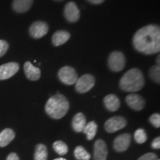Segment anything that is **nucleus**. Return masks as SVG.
Wrapping results in <instances>:
<instances>
[{
    "mask_svg": "<svg viewBox=\"0 0 160 160\" xmlns=\"http://www.w3.org/2000/svg\"><path fill=\"white\" fill-rule=\"evenodd\" d=\"M133 45L138 52L146 55L160 51V28L157 25H149L140 28L133 37Z\"/></svg>",
    "mask_w": 160,
    "mask_h": 160,
    "instance_id": "nucleus-1",
    "label": "nucleus"
},
{
    "mask_svg": "<svg viewBox=\"0 0 160 160\" xmlns=\"http://www.w3.org/2000/svg\"><path fill=\"white\" fill-rule=\"evenodd\" d=\"M145 85V77L138 68H132L122 76L119 82L120 88L124 91L134 93L139 91Z\"/></svg>",
    "mask_w": 160,
    "mask_h": 160,
    "instance_id": "nucleus-2",
    "label": "nucleus"
},
{
    "mask_svg": "<svg viewBox=\"0 0 160 160\" xmlns=\"http://www.w3.org/2000/svg\"><path fill=\"white\" fill-rule=\"evenodd\" d=\"M69 102L64 95L57 93L48 100L45 111L49 117L59 119L65 117L69 110Z\"/></svg>",
    "mask_w": 160,
    "mask_h": 160,
    "instance_id": "nucleus-3",
    "label": "nucleus"
},
{
    "mask_svg": "<svg viewBox=\"0 0 160 160\" xmlns=\"http://www.w3.org/2000/svg\"><path fill=\"white\" fill-rule=\"evenodd\" d=\"M126 65L125 57L122 52L113 51L108 57V66L111 71L119 72L122 71Z\"/></svg>",
    "mask_w": 160,
    "mask_h": 160,
    "instance_id": "nucleus-4",
    "label": "nucleus"
},
{
    "mask_svg": "<svg viewBox=\"0 0 160 160\" xmlns=\"http://www.w3.org/2000/svg\"><path fill=\"white\" fill-rule=\"evenodd\" d=\"M58 77L62 83L71 85L77 82L78 74L74 68L70 66H65L58 72Z\"/></svg>",
    "mask_w": 160,
    "mask_h": 160,
    "instance_id": "nucleus-5",
    "label": "nucleus"
},
{
    "mask_svg": "<svg viewBox=\"0 0 160 160\" xmlns=\"http://www.w3.org/2000/svg\"><path fill=\"white\" fill-rule=\"evenodd\" d=\"M75 88L78 93H85L89 91L95 85V78L91 74H84L80 78H78L75 83Z\"/></svg>",
    "mask_w": 160,
    "mask_h": 160,
    "instance_id": "nucleus-6",
    "label": "nucleus"
},
{
    "mask_svg": "<svg viewBox=\"0 0 160 160\" xmlns=\"http://www.w3.org/2000/svg\"><path fill=\"white\" fill-rule=\"evenodd\" d=\"M127 125V120L122 117L116 116L108 119L105 123V129L108 133H112L124 128Z\"/></svg>",
    "mask_w": 160,
    "mask_h": 160,
    "instance_id": "nucleus-7",
    "label": "nucleus"
},
{
    "mask_svg": "<svg viewBox=\"0 0 160 160\" xmlns=\"http://www.w3.org/2000/svg\"><path fill=\"white\" fill-rule=\"evenodd\" d=\"M49 31L48 24L42 21H37L31 25L29 28L30 35L34 39H40L45 37Z\"/></svg>",
    "mask_w": 160,
    "mask_h": 160,
    "instance_id": "nucleus-8",
    "label": "nucleus"
},
{
    "mask_svg": "<svg viewBox=\"0 0 160 160\" xmlns=\"http://www.w3.org/2000/svg\"><path fill=\"white\" fill-rule=\"evenodd\" d=\"M19 70L17 62H8L0 66V80H5L14 76Z\"/></svg>",
    "mask_w": 160,
    "mask_h": 160,
    "instance_id": "nucleus-9",
    "label": "nucleus"
},
{
    "mask_svg": "<svg viewBox=\"0 0 160 160\" xmlns=\"http://www.w3.org/2000/svg\"><path fill=\"white\" fill-rule=\"evenodd\" d=\"M64 14L69 22H77L80 18V11L73 2H70L65 5Z\"/></svg>",
    "mask_w": 160,
    "mask_h": 160,
    "instance_id": "nucleus-10",
    "label": "nucleus"
},
{
    "mask_svg": "<svg viewBox=\"0 0 160 160\" xmlns=\"http://www.w3.org/2000/svg\"><path fill=\"white\" fill-rule=\"evenodd\" d=\"M131 141L130 133H123L116 137L113 142V148L117 152H123L129 148Z\"/></svg>",
    "mask_w": 160,
    "mask_h": 160,
    "instance_id": "nucleus-11",
    "label": "nucleus"
},
{
    "mask_svg": "<svg viewBox=\"0 0 160 160\" xmlns=\"http://www.w3.org/2000/svg\"><path fill=\"white\" fill-rule=\"evenodd\" d=\"M125 101L131 108L137 111H142L145 106V101L143 97L135 93L128 95L125 97Z\"/></svg>",
    "mask_w": 160,
    "mask_h": 160,
    "instance_id": "nucleus-12",
    "label": "nucleus"
},
{
    "mask_svg": "<svg viewBox=\"0 0 160 160\" xmlns=\"http://www.w3.org/2000/svg\"><path fill=\"white\" fill-rule=\"evenodd\" d=\"M108 157L107 145L102 139H98L94 144V160H106Z\"/></svg>",
    "mask_w": 160,
    "mask_h": 160,
    "instance_id": "nucleus-13",
    "label": "nucleus"
},
{
    "mask_svg": "<svg viewBox=\"0 0 160 160\" xmlns=\"http://www.w3.org/2000/svg\"><path fill=\"white\" fill-rule=\"evenodd\" d=\"M24 71L26 77L31 81H37L41 77V71L30 62H26L24 65Z\"/></svg>",
    "mask_w": 160,
    "mask_h": 160,
    "instance_id": "nucleus-14",
    "label": "nucleus"
},
{
    "mask_svg": "<svg viewBox=\"0 0 160 160\" xmlns=\"http://www.w3.org/2000/svg\"><path fill=\"white\" fill-rule=\"evenodd\" d=\"M104 105L108 111H117L120 107V101L117 96L114 94H108L104 98Z\"/></svg>",
    "mask_w": 160,
    "mask_h": 160,
    "instance_id": "nucleus-15",
    "label": "nucleus"
},
{
    "mask_svg": "<svg viewBox=\"0 0 160 160\" xmlns=\"http://www.w3.org/2000/svg\"><path fill=\"white\" fill-rule=\"evenodd\" d=\"M33 0H13V9L17 13H25L31 9Z\"/></svg>",
    "mask_w": 160,
    "mask_h": 160,
    "instance_id": "nucleus-16",
    "label": "nucleus"
},
{
    "mask_svg": "<svg viewBox=\"0 0 160 160\" xmlns=\"http://www.w3.org/2000/svg\"><path fill=\"white\" fill-rule=\"evenodd\" d=\"M71 37V35L66 31H57L53 33L52 37V42L54 46L62 45L63 44L67 42Z\"/></svg>",
    "mask_w": 160,
    "mask_h": 160,
    "instance_id": "nucleus-17",
    "label": "nucleus"
},
{
    "mask_svg": "<svg viewBox=\"0 0 160 160\" xmlns=\"http://www.w3.org/2000/svg\"><path fill=\"white\" fill-rule=\"evenodd\" d=\"M86 124V118L82 113H77L72 120V127L77 133L83 131Z\"/></svg>",
    "mask_w": 160,
    "mask_h": 160,
    "instance_id": "nucleus-18",
    "label": "nucleus"
},
{
    "mask_svg": "<svg viewBox=\"0 0 160 160\" xmlns=\"http://www.w3.org/2000/svg\"><path fill=\"white\" fill-rule=\"evenodd\" d=\"M15 133L11 128H5L0 133V147L4 148L8 145L14 139Z\"/></svg>",
    "mask_w": 160,
    "mask_h": 160,
    "instance_id": "nucleus-19",
    "label": "nucleus"
},
{
    "mask_svg": "<svg viewBox=\"0 0 160 160\" xmlns=\"http://www.w3.org/2000/svg\"><path fill=\"white\" fill-rule=\"evenodd\" d=\"M98 126L97 124L94 121H91L90 122L86 124L85 128L83 130V132L87 136V139L88 140H92L95 137L97 134Z\"/></svg>",
    "mask_w": 160,
    "mask_h": 160,
    "instance_id": "nucleus-20",
    "label": "nucleus"
},
{
    "mask_svg": "<svg viewBox=\"0 0 160 160\" xmlns=\"http://www.w3.org/2000/svg\"><path fill=\"white\" fill-rule=\"evenodd\" d=\"M48 159V150L43 144H38L36 146L34 160H47Z\"/></svg>",
    "mask_w": 160,
    "mask_h": 160,
    "instance_id": "nucleus-21",
    "label": "nucleus"
},
{
    "mask_svg": "<svg viewBox=\"0 0 160 160\" xmlns=\"http://www.w3.org/2000/svg\"><path fill=\"white\" fill-rule=\"evenodd\" d=\"M74 157L77 160H90L91 154L82 146H77L74 150Z\"/></svg>",
    "mask_w": 160,
    "mask_h": 160,
    "instance_id": "nucleus-22",
    "label": "nucleus"
},
{
    "mask_svg": "<svg viewBox=\"0 0 160 160\" xmlns=\"http://www.w3.org/2000/svg\"><path fill=\"white\" fill-rule=\"evenodd\" d=\"M53 148L54 151L59 155H65L68 151V145L62 141H56L53 145Z\"/></svg>",
    "mask_w": 160,
    "mask_h": 160,
    "instance_id": "nucleus-23",
    "label": "nucleus"
},
{
    "mask_svg": "<svg viewBox=\"0 0 160 160\" xmlns=\"http://www.w3.org/2000/svg\"><path fill=\"white\" fill-rule=\"evenodd\" d=\"M134 139L138 144H143L147 141V134L145 130L139 128L134 133Z\"/></svg>",
    "mask_w": 160,
    "mask_h": 160,
    "instance_id": "nucleus-24",
    "label": "nucleus"
},
{
    "mask_svg": "<svg viewBox=\"0 0 160 160\" xmlns=\"http://www.w3.org/2000/svg\"><path fill=\"white\" fill-rule=\"evenodd\" d=\"M149 75L151 79L155 82L159 84L160 82V68L159 65H154L150 69Z\"/></svg>",
    "mask_w": 160,
    "mask_h": 160,
    "instance_id": "nucleus-25",
    "label": "nucleus"
},
{
    "mask_svg": "<svg viewBox=\"0 0 160 160\" xmlns=\"http://www.w3.org/2000/svg\"><path fill=\"white\" fill-rule=\"evenodd\" d=\"M150 122L152 125L154 126L157 128H159L160 127V115L159 113H153L149 118Z\"/></svg>",
    "mask_w": 160,
    "mask_h": 160,
    "instance_id": "nucleus-26",
    "label": "nucleus"
},
{
    "mask_svg": "<svg viewBox=\"0 0 160 160\" xmlns=\"http://www.w3.org/2000/svg\"><path fill=\"white\" fill-rule=\"evenodd\" d=\"M8 48L9 45L8 42L5 41V40L0 39V57H3L7 53Z\"/></svg>",
    "mask_w": 160,
    "mask_h": 160,
    "instance_id": "nucleus-27",
    "label": "nucleus"
},
{
    "mask_svg": "<svg viewBox=\"0 0 160 160\" xmlns=\"http://www.w3.org/2000/svg\"><path fill=\"white\" fill-rule=\"evenodd\" d=\"M138 160H159L154 153H147L139 157Z\"/></svg>",
    "mask_w": 160,
    "mask_h": 160,
    "instance_id": "nucleus-28",
    "label": "nucleus"
},
{
    "mask_svg": "<svg viewBox=\"0 0 160 160\" xmlns=\"http://www.w3.org/2000/svg\"><path fill=\"white\" fill-rule=\"evenodd\" d=\"M151 147L154 149L160 148V137H157L151 143Z\"/></svg>",
    "mask_w": 160,
    "mask_h": 160,
    "instance_id": "nucleus-29",
    "label": "nucleus"
},
{
    "mask_svg": "<svg viewBox=\"0 0 160 160\" xmlns=\"http://www.w3.org/2000/svg\"><path fill=\"white\" fill-rule=\"evenodd\" d=\"M6 160H19V158L16 153H11L8 156Z\"/></svg>",
    "mask_w": 160,
    "mask_h": 160,
    "instance_id": "nucleus-30",
    "label": "nucleus"
},
{
    "mask_svg": "<svg viewBox=\"0 0 160 160\" xmlns=\"http://www.w3.org/2000/svg\"><path fill=\"white\" fill-rule=\"evenodd\" d=\"M88 1L92 4H94V5H100V4L103 3L105 0H88Z\"/></svg>",
    "mask_w": 160,
    "mask_h": 160,
    "instance_id": "nucleus-31",
    "label": "nucleus"
},
{
    "mask_svg": "<svg viewBox=\"0 0 160 160\" xmlns=\"http://www.w3.org/2000/svg\"><path fill=\"white\" fill-rule=\"evenodd\" d=\"M53 160H66L65 158H57V159H54Z\"/></svg>",
    "mask_w": 160,
    "mask_h": 160,
    "instance_id": "nucleus-32",
    "label": "nucleus"
},
{
    "mask_svg": "<svg viewBox=\"0 0 160 160\" xmlns=\"http://www.w3.org/2000/svg\"><path fill=\"white\" fill-rule=\"evenodd\" d=\"M159 57H158V58H157V63H158V65H159Z\"/></svg>",
    "mask_w": 160,
    "mask_h": 160,
    "instance_id": "nucleus-33",
    "label": "nucleus"
},
{
    "mask_svg": "<svg viewBox=\"0 0 160 160\" xmlns=\"http://www.w3.org/2000/svg\"><path fill=\"white\" fill-rule=\"evenodd\" d=\"M57 1H63V0H57Z\"/></svg>",
    "mask_w": 160,
    "mask_h": 160,
    "instance_id": "nucleus-34",
    "label": "nucleus"
}]
</instances>
